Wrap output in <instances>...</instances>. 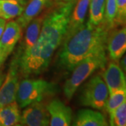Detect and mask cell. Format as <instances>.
Listing matches in <instances>:
<instances>
[{
  "label": "cell",
  "instance_id": "1",
  "mask_svg": "<svg viewBox=\"0 0 126 126\" xmlns=\"http://www.w3.org/2000/svg\"><path fill=\"white\" fill-rule=\"evenodd\" d=\"M76 1L55 2L46 11L39 36L34 46L15 60L23 76L37 75L48 67L52 56L63 44Z\"/></svg>",
  "mask_w": 126,
  "mask_h": 126
},
{
  "label": "cell",
  "instance_id": "2",
  "mask_svg": "<svg viewBox=\"0 0 126 126\" xmlns=\"http://www.w3.org/2000/svg\"><path fill=\"white\" fill-rule=\"evenodd\" d=\"M109 32L103 25L95 26L88 21L73 34L64 39L59 54V64L64 69L72 71L82 60L107 50Z\"/></svg>",
  "mask_w": 126,
  "mask_h": 126
},
{
  "label": "cell",
  "instance_id": "3",
  "mask_svg": "<svg viewBox=\"0 0 126 126\" xmlns=\"http://www.w3.org/2000/svg\"><path fill=\"white\" fill-rule=\"evenodd\" d=\"M107 63L106 50L90 55L82 60L72 69V74L65 81L63 92L66 98H72L79 87L97 70L104 69Z\"/></svg>",
  "mask_w": 126,
  "mask_h": 126
},
{
  "label": "cell",
  "instance_id": "4",
  "mask_svg": "<svg viewBox=\"0 0 126 126\" xmlns=\"http://www.w3.org/2000/svg\"><path fill=\"white\" fill-rule=\"evenodd\" d=\"M55 90L56 88L53 83L43 79H25L19 83L16 102L20 108H25L54 94Z\"/></svg>",
  "mask_w": 126,
  "mask_h": 126
},
{
  "label": "cell",
  "instance_id": "5",
  "mask_svg": "<svg viewBox=\"0 0 126 126\" xmlns=\"http://www.w3.org/2000/svg\"><path fill=\"white\" fill-rule=\"evenodd\" d=\"M109 96L108 88L103 79L99 75H95L83 86L79 94V102L83 106L103 110Z\"/></svg>",
  "mask_w": 126,
  "mask_h": 126
},
{
  "label": "cell",
  "instance_id": "6",
  "mask_svg": "<svg viewBox=\"0 0 126 126\" xmlns=\"http://www.w3.org/2000/svg\"><path fill=\"white\" fill-rule=\"evenodd\" d=\"M20 126H46L50 124V114L41 101L28 105L23 110Z\"/></svg>",
  "mask_w": 126,
  "mask_h": 126
},
{
  "label": "cell",
  "instance_id": "7",
  "mask_svg": "<svg viewBox=\"0 0 126 126\" xmlns=\"http://www.w3.org/2000/svg\"><path fill=\"white\" fill-rule=\"evenodd\" d=\"M18 67L14 60L11 64L7 75L0 86V107L16 101L19 86Z\"/></svg>",
  "mask_w": 126,
  "mask_h": 126
},
{
  "label": "cell",
  "instance_id": "8",
  "mask_svg": "<svg viewBox=\"0 0 126 126\" xmlns=\"http://www.w3.org/2000/svg\"><path fill=\"white\" fill-rule=\"evenodd\" d=\"M50 114V124L51 126H70L72 121V110L60 99H52L46 105Z\"/></svg>",
  "mask_w": 126,
  "mask_h": 126
},
{
  "label": "cell",
  "instance_id": "9",
  "mask_svg": "<svg viewBox=\"0 0 126 126\" xmlns=\"http://www.w3.org/2000/svg\"><path fill=\"white\" fill-rule=\"evenodd\" d=\"M107 50L111 61L118 63L126 52V25L109 33Z\"/></svg>",
  "mask_w": 126,
  "mask_h": 126
},
{
  "label": "cell",
  "instance_id": "10",
  "mask_svg": "<svg viewBox=\"0 0 126 126\" xmlns=\"http://www.w3.org/2000/svg\"><path fill=\"white\" fill-rule=\"evenodd\" d=\"M102 79L107 86L109 94L116 90L126 88V76L120 65L111 61L102 74Z\"/></svg>",
  "mask_w": 126,
  "mask_h": 126
},
{
  "label": "cell",
  "instance_id": "11",
  "mask_svg": "<svg viewBox=\"0 0 126 126\" xmlns=\"http://www.w3.org/2000/svg\"><path fill=\"white\" fill-rule=\"evenodd\" d=\"M22 27L17 21L6 23L4 31L0 39V47L6 58L12 53L18 41L22 36Z\"/></svg>",
  "mask_w": 126,
  "mask_h": 126
},
{
  "label": "cell",
  "instance_id": "12",
  "mask_svg": "<svg viewBox=\"0 0 126 126\" xmlns=\"http://www.w3.org/2000/svg\"><path fill=\"white\" fill-rule=\"evenodd\" d=\"M46 11L34 18L25 27V36L20 46L18 58L25 54L35 44L40 34L42 23L46 16Z\"/></svg>",
  "mask_w": 126,
  "mask_h": 126
},
{
  "label": "cell",
  "instance_id": "13",
  "mask_svg": "<svg viewBox=\"0 0 126 126\" xmlns=\"http://www.w3.org/2000/svg\"><path fill=\"white\" fill-rule=\"evenodd\" d=\"M90 0H77L73 8L64 39L73 34L84 24Z\"/></svg>",
  "mask_w": 126,
  "mask_h": 126
},
{
  "label": "cell",
  "instance_id": "14",
  "mask_svg": "<svg viewBox=\"0 0 126 126\" xmlns=\"http://www.w3.org/2000/svg\"><path fill=\"white\" fill-rule=\"evenodd\" d=\"M49 6H51V0H30L16 21L22 29H25L34 18L42 14Z\"/></svg>",
  "mask_w": 126,
  "mask_h": 126
},
{
  "label": "cell",
  "instance_id": "15",
  "mask_svg": "<svg viewBox=\"0 0 126 126\" xmlns=\"http://www.w3.org/2000/svg\"><path fill=\"white\" fill-rule=\"evenodd\" d=\"M109 123L102 113L88 109H81L77 112L73 126H107Z\"/></svg>",
  "mask_w": 126,
  "mask_h": 126
},
{
  "label": "cell",
  "instance_id": "16",
  "mask_svg": "<svg viewBox=\"0 0 126 126\" xmlns=\"http://www.w3.org/2000/svg\"><path fill=\"white\" fill-rule=\"evenodd\" d=\"M21 114L20 107L16 101L0 107V126H18Z\"/></svg>",
  "mask_w": 126,
  "mask_h": 126
},
{
  "label": "cell",
  "instance_id": "17",
  "mask_svg": "<svg viewBox=\"0 0 126 126\" xmlns=\"http://www.w3.org/2000/svg\"><path fill=\"white\" fill-rule=\"evenodd\" d=\"M24 9L17 0H0V18L9 20L19 17L23 14Z\"/></svg>",
  "mask_w": 126,
  "mask_h": 126
},
{
  "label": "cell",
  "instance_id": "18",
  "mask_svg": "<svg viewBox=\"0 0 126 126\" xmlns=\"http://www.w3.org/2000/svg\"><path fill=\"white\" fill-rule=\"evenodd\" d=\"M106 0H90L88 22L95 26L102 25Z\"/></svg>",
  "mask_w": 126,
  "mask_h": 126
},
{
  "label": "cell",
  "instance_id": "19",
  "mask_svg": "<svg viewBox=\"0 0 126 126\" xmlns=\"http://www.w3.org/2000/svg\"><path fill=\"white\" fill-rule=\"evenodd\" d=\"M116 10V0H106L102 25L109 31L115 27Z\"/></svg>",
  "mask_w": 126,
  "mask_h": 126
},
{
  "label": "cell",
  "instance_id": "20",
  "mask_svg": "<svg viewBox=\"0 0 126 126\" xmlns=\"http://www.w3.org/2000/svg\"><path fill=\"white\" fill-rule=\"evenodd\" d=\"M126 102V88L123 90H116L109 94L104 109H106V111L109 113H110Z\"/></svg>",
  "mask_w": 126,
  "mask_h": 126
},
{
  "label": "cell",
  "instance_id": "21",
  "mask_svg": "<svg viewBox=\"0 0 126 126\" xmlns=\"http://www.w3.org/2000/svg\"><path fill=\"white\" fill-rule=\"evenodd\" d=\"M109 125L126 126V102L109 113Z\"/></svg>",
  "mask_w": 126,
  "mask_h": 126
},
{
  "label": "cell",
  "instance_id": "22",
  "mask_svg": "<svg viewBox=\"0 0 126 126\" xmlns=\"http://www.w3.org/2000/svg\"><path fill=\"white\" fill-rule=\"evenodd\" d=\"M116 16L115 19V27L126 25V0H116Z\"/></svg>",
  "mask_w": 126,
  "mask_h": 126
},
{
  "label": "cell",
  "instance_id": "23",
  "mask_svg": "<svg viewBox=\"0 0 126 126\" xmlns=\"http://www.w3.org/2000/svg\"><path fill=\"white\" fill-rule=\"evenodd\" d=\"M120 67H121L123 71L126 73V52L120 60Z\"/></svg>",
  "mask_w": 126,
  "mask_h": 126
},
{
  "label": "cell",
  "instance_id": "24",
  "mask_svg": "<svg viewBox=\"0 0 126 126\" xmlns=\"http://www.w3.org/2000/svg\"><path fill=\"white\" fill-rule=\"evenodd\" d=\"M6 25V20H4V18H0V39L1 37L3 32L4 31Z\"/></svg>",
  "mask_w": 126,
  "mask_h": 126
},
{
  "label": "cell",
  "instance_id": "25",
  "mask_svg": "<svg viewBox=\"0 0 126 126\" xmlns=\"http://www.w3.org/2000/svg\"><path fill=\"white\" fill-rule=\"evenodd\" d=\"M6 58H6V56L5 55L4 51L2 50L1 48L0 47V67L3 64V63H4L5 60H6Z\"/></svg>",
  "mask_w": 126,
  "mask_h": 126
},
{
  "label": "cell",
  "instance_id": "26",
  "mask_svg": "<svg viewBox=\"0 0 126 126\" xmlns=\"http://www.w3.org/2000/svg\"><path fill=\"white\" fill-rule=\"evenodd\" d=\"M55 2H70V1H77V0H53Z\"/></svg>",
  "mask_w": 126,
  "mask_h": 126
},
{
  "label": "cell",
  "instance_id": "27",
  "mask_svg": "<svg viewBox=\"0 0 126 126\" xmlns=\"http://www.w3.org/2000/svg\"><path fill=\"white\" fill-rule=\"evenodd\" d=\"M4 76H3V74H1V73H0V86H1V84H2V83H3V81H4Z\"/></svg>",
  "mask_w": 126,
  "mask_h": 126
},
{
  "label": "cell",
  "instance_id": "28",
  "mask_svg": "<svg viewBox=\"0 0 126 126\" xmlns=\"http://www.w3.org/2000/svg\"><path fill=\"white\" fill-rule=\"evenodd\" d=\"M17 1H21V0H17Z\"/></svg>",
  "mask_w": 126,
  "mask_h": 126
},
{
  "label": "cell",
  "instance_id": "29",
  "mask_svg": "<svg viewBox=\"0 0 126 126\" xmlns=\"http://www.w3.org/2000/svg\"></svg>",
  "mask_w": 126,
  "mask_h": 126
},
{
  "label": "cell",
  "instance_id": "30",
  "mask_svg": "<svg viewBox=\"0 0 126 126\" xmlns=\"http://www.w3.org/2000/svg\"></svg>",
  "mask_w": 126,
  "mask_h": 126
}]
</instances>
